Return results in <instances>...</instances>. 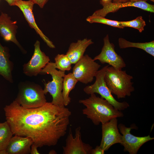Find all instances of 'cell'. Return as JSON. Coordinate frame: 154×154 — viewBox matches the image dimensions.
<instances>
[{
	"label": "cell",
	"mask_w": 154,
	"mask_h": 154,
	"mask_svg": "<svg viewBox=\"0 0 154 154\" xmlns=\"http://www.w3.org/2000/svg\"><path fill=\"white\" fill-rule=\"evenodd\" d=\"M34 4L31 0H16L15 6L18 7L21 10L29 26L35 29L47 45L51 48H54L55 46L52 42L43 34L37 25L33 12Z\"/></svg>",
	"instance_id": "obj_14"
},
{
	"label": "cell",
	"mask_w": 154,
	"mask_h": 154,
	"mask_svg": "<svg viewBox=\"0 0 154 154\" xmlns=\"http://www.w3.org/2000/svg\"><path fill=\"white\" fill-rule=\"evenodd\" d=\"M92 147L83 142L81 138V127L79 126L75 130L74 137L71 127L66 139V145L63 146V154H91Z\"/></svg>",
	"instance_id": "obj_11"
},
{
	"label": "cell",
	"mask_w": 154,
	"mask_h": 154,
	"mask_svg": "<svg viewBox=\"0 0 154 154\" xmlns=\"http://www.w3.org/2000/svg\"><path fill=\"white\" fill-rule=\"evenodd\" d=\"M101 66L88 54L75 64L72 72L78 82L86 84L93 81Z\"/></svg>",
	"instance_id": "obj_7"
},
{
	"label": "cell",
	"mask_w": 154,
	"mask_h": 154,
	"mask_svg": "<svg viewBox=\"0 0 154 154\" xmlns=\"http://www.w3.org/2000/svg\"><path fill=\"white\" fill-rule=\"evenodd\" d=\"M100 3L103 8L96 11L93 15L105 17L109 13H114L121 8L129 7H136L147 11L154 12V5L144 1L135 2L129 1L122 3L112 2L111 1L104 2L100 1Z\"/></svg>",
	"instance_id": "obj_12"
},
{
	"label": "cell",
	"mask_w": 154,
	"mask_h": 154,
	"mask_svg": "<svg viewBox=\"0 0 154 154\" xmlns=\"http://www.w3.org/2000/svg\"><path fill=\"white\" fill-rule=\"evenodd\" d=\"M78 81L72 73L65 75L63 78L62 92L63 102L64 106H68L71 102L69 94L75 87Z\"/></svg>",
	"instance_id": "obj_19"
},
{
	"label": "cell",
	"mask_w": 154,
	"mask_h": 154,
	"mask_svg": "<svg viewBox=\"0 0 154 154\" xmlns=\"http://www.w3.org/2000/svg\"><path fill=\"white\" fill-rule=\"evenodd\" d=\"M6 1L10 6H15L16 0H4Z\"/></svg>",
	"instance_id": "obj_28"
},
{
	"label": "cell",
	"mask_w": 154,
	"mask_h": 154,
	"mask_svg": "<svg viewBox=\"0 0 154 154\" xmlns=\"http://www.w3.org/2000/svg\"><path fill=\"white\" fill-rule=\"evenodd\" d=\"M120 23L121 26L124 27H132L137 29L140 33L144 31V27L146 25L145 22L142 16H139L131 21H120Z\"/></svg>",
	"instance_id": "obj_24"
},
{
	"label": "cell",
	"mask_w": 154,
	"mask_h": 154,
	"mask_svg": "<svg viewBox=\"0 0 154 154\" xmlns=\"http://www.w3.org/2000/svg\"><path fill=\"white\" fill-rule=\"evenodd\" d=\"M15 101L22 107L34 108L44 105L46 100L43 89L39 84L30 81L20 83Z\"/></svg>",
	"instance_id": "obj_4"
},
{
	"label": "cell",
	"mask_w": 154,
	"mask_h": 154,
	"mask_svg": "<svg viewBox=\"0 0 154 154\" xmlns=\"http://www.w3.org/2000/svg\"><path fill=\"white\" fill-rule=\"evenodd\" d=\"M54 63L49 62L41 71L39 74H50L52 80L44 84L43 89L45 95L49 93L52 97L51 103L59 106H65L62 94L63 78L65 71L56 69Z\"/></svg>",
	"instance_id": "obj_5"
},
{
	"label": "cell",
	"mask_w": 154,
	"mask_h": 154,
	"mask_svg": "<svg viewBox=\"0 0 154 154\" xmlns=\"http://www.w3.org/2000/svg\"><path fill=\"white\" fill-rule=\"evenodd\" d=\"M0 154H7L5 150L0 151Z\"/></svg>",
	"instance_id": "obj_31"
},
{
	"label": "cell",
	"mask_w": 154,
	"mask_h": 154,
	"mask_svg": "<svg viewBox=\"0 0 154 154\" xmlns=\"http://www.w3.org/2000/svg\"><path fill=\"white\" fill-rule=\"evenodd\" d=\"M102 64H108L118 70H121L126 64L122 58L115 51L114 44L111 43L107 35L104 39V45L101 52L94 58Z\"/></svg>",
	"instance_id": "obj_9"
},
{
	"label": "cell",
	"mask_w": 154,
	"mask_h": 154,
	"mask_svg": "<svg viewBox=\"0 0 154 154\" xmlns=\"http://www.w3.org/2000/svg\"><path fill=\"white\" fill-rule=\"evenodd\" d=\"M122 135L121 145L124 147V151L128 152L130 154H136L141 147L146 142L154 139L149 135L143 137H138L131 134L132 129L137 128L135 125L130 127H126L125 125L120 123L118 125Z\"/></svg>",
	"instance_id": "obj_8"
},
{
	"label": "cell",
	"mask_w": 154,
	"mask_h": 154,
	"mask_svg": "<svg viewBox=\"0 0 154 154\" xmlns=\"http://www.w3.org/2000/svg\"><path fill=\"white\" fill-rule=\"evenodd\" d=\"M33 143L29 137L15 135L11 138L5 150L7 154H29Z\"/></svg>",
	"instance_id": "obj_16"
},
{
	"label": "cell",
	"mask_w": 154,
	"mask_h": 154,
	"mask_svg": "<svg viewBox=\"0 0 154 154\" xmlns=\"http://www.w3.org/2000/svg\"><path fill=\"white\" fill-rule=\"evenodd\" d=\"M4 110L13 134L30 138L38 147L57 144L66 133L71 114L65 106L51 102L38 108H26L14 100L6 105Z\"/></svg>",
	"instance_id": "obj_1"
},
{
	"label": "cell",
	"mask_w": 154,
	"mask_h": 154,
	"mask_svg": "<svg viewBox=\"0 0 154 154\" xmlns=\"http://www.w3.org/2000/svg\"><path fill=\"white\" fill-rule=\"evenodd\" d=\"M17 23L16 21H12L7 14L1 12L0 15V34L5 40L13 42L25 53V50L16 38Z\"/></svg>",
	"instance_id": "obj_15"
},
{
	"label": "cell",
	"mask_w": 154,
	"mask_h": 154,
	"mask_svg": "<svg viewBox=\"0 0 154 154\" xmlns=\"http://www.w3.org/2000/svg\"><path fill=\"white\" fill-rule=\"evenodd\" d=\"M102 138L100 145L105 151L114 144L121 143L122 135L119 131L117 118L102 124Z\"/></svg>",
	"instance_id": "obj_13"
},
{
	"label": "cell",
	"mask_w": 154,
	"mask_h": 154,
	"mask_svg": "<svg viewBox=\"0 0 154 154\" xmlns=\"http://www.w3.org/2000/svg\"><path fill=\"white\" fill-rule=\"evenodd\" d=\"M133 77L125 70H118L109 66L104 74L105 82L112 94L118 99L130 96L135 88L131 82Z\"/></svg>",
	"instance_id": "obj_3"
},
{
	"label": "cell",
	"mask_w": 154,
	"mask_h": 154,
	"mask_svg": "<svg viewBox=\"0 0 154 154\" xmlns=\"http://www.w3.org/2000/svg\"><path fill=\"white\" fill-rule=\"evenodd\" d=\"M38 147L33 143L31 147L30 153L31 154H39L40 153L37 149Z\"/></svg>",
	"instance_id": "obj_27"
},
{
	"label": "cell",
	"mask_w": 154,
	"mask_h": 154,
	"mask_svg": "<svg viewBox=\"0 0 154 154\" xmlns=\"http://www.w3.org/2000/svg\"><path fill=\"white\" fill-rule=\"evenodd\" d=\"M93 43L91 39L85 38L71 43L66 54L72 64H75L80 60L84 56L87 48Z\"/></svg>",
	"instance_id": "obj_17"
},
{
	"label": "cell",
	"mask_w": 154,
	"mask_h": 154,
	"mask_svg": "<svg viewBox=\"0 0 154 154\" xmlns=\"http://www.w3.org/2000/svg\"><path fill=\"white\" fill-rule=\"evenodd\" d=\"M145 0H129V1H133V2L137 1H145ZM150 0L153 2L154 1V0Z\"/></svg>",
	"instance_id": "obj_30"
},
{
	"label": "cell",
	"mask_w": 154,
	"mask_h": 154,
	"mask_svg": "<svg viewBox=\"0 0 154 154\" xmlns=\"http://www.w3.org/2000/svg\"><path fill=\"white\" fill-rule=\"evenodd\" d=\"M34 4L38 5L39 7L42 8L47 2L48 0H31Z\"/></svg>",
	"instance_id": "obj_26"
},
{
	"label": "cell",
	"mask_w": 154,
	"mask_h": 154,
	"mask_svg": "<svg viewBox=\"0 0 154 154\" xmlns=\"http://www.w3.org/2000/svg\"><path fill=\"white\" fill-rule=\"evenodd\" d=\"M10 55L8 48L0 42V75L10 83L13 82L12 72L13 62L9 60Z\"/></svg>",
	"instance_id": "obj_18"
},
{
	"label": "cell",
	"mask_w": 154,
	"mask_h": 154,
	"mask_svg": "<svg viewBox=\"0 0 154 154\" xmlns=\"http://www.w3.org/2000/svg\"><path fill=\"white\" fill-rule=\"evenodd\" d=\"M88 98L79 100V103L85 108L82 113L90 119L96 125L106 123L114 118L123 117L121 111L115 108L105 99L97 96L95 94H91Z\"/></svg>",
	"instance_id": "obj_2"
},
{
	"label": "cell",
	"mask_w": 154,
	"mask_h": 154,
	"mask_svg": "<svg viewBox=\"0 0 154 154\" xmlns=\"http://www.w3.org/2000/svg\"><path fill=\"white\" fill-rule=\"evenodd\" d=\"M56 68L62 71H69L72 68L71 62L66 54H58L54 58Z\"/></svg>",
	"instance_id": "obj_22"
},
{
	"label": "cell",
	"mask_w": 154,
	"mask_h": 154,
	"mask_svg": "<svg viewBox=\"0 0 154 154\" xmlns=\"http://www.w3.org/2000/svg\"><path fill=\"white\" fill-rule=\"evenodd\" d=\"M40 44V42L37 40L34 44V50L31 58L23 65V72L27 76L38 75L50 60L49 57L41 50Z\"/></svg>",
	"instance_id": "obj_10"
},
{
	"label": "cell",
	"mask_w": 154,
	"mask_h": 154,
	"mask_svg": "<svg viewBox=\"0 0 154 154\" xmlns=\"http://www.w3.org/2000/svg\"><path fill=\"white\" fill-rule=\"evenodd\" d=\"M109 66V65L105 66L99 70L95 76L96 80L94 83L84 87V91L88 95L93 93L99 94L116 109L121 111L124 110L129 106V104L126 102H120L117 100L113 96L104 80L105 73Z\"/></svg>",
	"instance_id": "obj_6"
},
{
	"label": "cell",
	"mask_w": 154,
	"mask_h": 154,
	"mask_svg": "<svg viewBox=\"0 0 154 154\" xmlns=\"http://www.w3.org/2000/svg\"><path fill=\"white\" fill-rule=\"evenodd\" d=\"M101 1L103 2H106L111 1V0H101Z\"/></svg>",
	"instance_id": "obj_32"
},
{
	"label": "cell",
	"mask_w": 154,
	"mask_h": 154,
	"mask_svg": "<svg viewBox=\"0 0 154 154\" xmlns=\"http://www.w3.org/2000/svg\"><path fill=\"white\" fill-rule=\"evenodd\" d=\"M13 134L7 122L0 123V151L5 150Z\"/></svg>",
	"instance_id": "obj_21"
},
{
	"label": "cell",
	"mask_w": 154,
	"mask_h": 154,
	"mask_svg": "<svg viewBox=\"0 0 154 154\" xmlns=\"http://www.w3.org/2000/svg\"><path fill=\"white\" fill-rule=\"evenodd\" d=\"M86 20L90 23H99L120 29L124 28L121 25L120 21L110 20L96 15H92L87 18Z\"/></svg>",
	"instance_id": "obj_23"
},
{
	"label": "cell",
	"mask_w": 154,
	"mask_h": 154,
	"mask_svg": "<svg viewBox=\"0 0 154 154\" xmlns=\"http://www.w3.org/2000/svg\"><path fill=\"white\" fill-rule=\"evenodd\" d=\"M105 151L100 145H97L95 148L92 149L91 154H104Z\"/></svg>",
	"instance_id": "obj_25"
},
{
	"label": "cell",
	"mask_w": 154,
	"mask_h": 154,
	"mask_svg": "<svg viewBox=\"0 0 154 154\" xmlns=\"http://www.w3.org/2000/svg\"><path fill=\"white\" fill-rule=\"evenodd\" d=\"M118 45L120 48L124 49L134 47L142 49L154 56V41L143 43L133 42L127 40L122 38L118 39Z\"/></svg>",
	"instance_id": "obj_20"
},
{
	"label": "cell",
	"mask_w": 154,
	"mask_h": 154,
	"mask_svg": "<svg viewBox=\"0 0 154 154\" xmlns=\"http://www.w3.org/2000/svg\"><path fill=\"white\" fill-rule=\"evenodd\" d=\"M114 3H122L129 1V0H113Z\"/></svg>",
	"instance_id": "obj_29"
}]
</instances>
